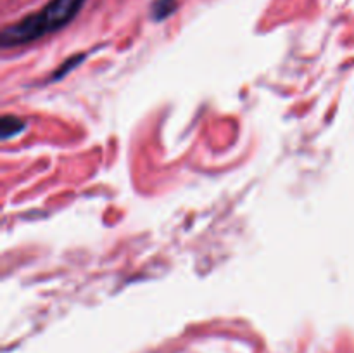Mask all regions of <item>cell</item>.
Listing matches in <instances>:
<instances>
[{
	"mask_svg": "<svg viewBox=\"0 0 354 353\" xmlns=\"http://www.w3.org/2000/svg\"><path fill=\"white\" fill-rule=\"evenodd\" d=\"M85 0H52L38 12L30 14L24 19L3 28L2 47H17L44 38L59 31L71 23L82 10Z\"/></svg>",
	"mask_w": 354,
	"mask_h": 353,
	"instance_id": "1",
	"label": "cell"
},
{
	"mask_svg": "<svg viewBox=\"0 0 354 353\" xmlns=\"http://www.w3.org/2000/svg\"><path fill=\"white\" fill-rule=\"evenodd\" d=\"M24 128H26L24 121L21 118L14 116V114H6L0 120V135H2L3 141H9V138L16 137Z\"/></svg>",
	"mask_w": 354,
	"mask_h": 353,
	"instance_id": "2",
	"label": "cell"
},
{
	"mask_svg": "<svg viewBox=\"0 0 354 353\" xmlns=\"http://www.w3.org/2000/svg\"><path fill=\"white\" fill-rule=\"evenodd\" d=\"M176 9V0H158L154 3V17L156 19H165L173 10Z\"/></svg>",
	"mask_w": 354,
	"mask_h": 353,
	"instance_id": "3",
	"label": "cell"
}]
</instances>
